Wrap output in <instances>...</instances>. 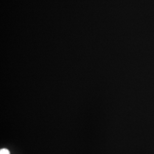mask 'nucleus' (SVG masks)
<instances>
[{
    "mask_svg": "<svg viewBox=\"0 0 154 154\" xmlns=\"http://www.w3.org/2000/svg\"><path fill=\"white\" fill-rule=\"evenodd\" d=\"M0 154H10V151L6 149H1L0 151Z\"/></svg>",
    "mask_w": 154,
    "mask_h": 154,
    "instance_id": "1",
    "label": "nucleus"
}]
</instances>
